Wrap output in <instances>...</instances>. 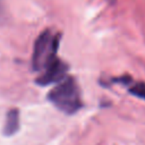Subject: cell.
<instances>
[{
    "mask_svg": "<svg viewBox=\"0 0 145 145\" xmlns=\"http://www.w3.org/2000/svg\"><path fill=\"white\" fill-rule=\"evenodd\" d=\"M48 99L57 109L67 114L77 112L83 105L80 89L72 77H66L58 83L48 94Z\"/></svg>",
    "mask_w": 145,
    "mask_h": 145,
    "instance_id": "1",
    "label": "cell"
},
{
    "mask_svg": "<svg viewBox=\"0 0 145 145\" xmlns=\"http://www.w3.org/2000/svg\"><path fill=\"white\" fill-rule=\"evenodd\" d=\"M60 34H53L50 29L42 32L35 41L32 67L35 71H43L56 58L59 49Z\"/></svg>",
    "mask_w": 145,
    "mask_h": 145,
    "instance_id": "2",
    "label": "cell"
},
{
    "mask_svg": "<svg viewBox=\"0 0 145 145\" xmlns=\"http://www.w3.org/2000/svg\"><path fill=\"white\" fill-rule=\"evenodd\" d=\"M129 92L139 97V99H143L145 100V83L144 82H138V83H135L130 88H129Z\"/></svg>",
    "mask_w": 145,
    "mask_h": 145,
    "instance_id": "5",
    "label": "cell"
},
{
    "mask_svg": "<svg viewBox=\"0 0 145 145\" xmlns=\"http://www.w3.org/2000/svg\"><path fill=\"white\" fill-rule=\"evenodd\" d=\"M19 129V111L17 109H11L7 112L6 122L3 125V135L11 136L16 134Z\"/></svg>",
    "mask_w": 145,
    "mask_h": 145,
    "instance_id": "4",
    "label": "cell"
},
{
    "mask_svg": "<svg viewBox=\"0 0 145 145\" xmlns=\"http://www.w3.org/2000/svg\"><path fill=\"white\" fill-rule=\"evenodd\" d=\"M67 70V63L60 60L59 58H56L36 78V84L41 86H46L53 83H60L66 78Z\"/></svg>",
    "mask_w": 145,
    "mask_h": 145,
    "instance_id": "3",
    "label": "cell"
},
{
    "mask_svg": "<svg viewBox=\"0 0 145 145\" xmlns=\"http://www.w3.org/2000/svg\"><path fill=\"white\" fill-rule=\"evenodd\" d=\"M2 1L3 0H0V14H1V10H2Z\"/></svg>",
    "mask_w": 145,
    "mask_h": 145,
    "instance_id": "6",
    "label": "cell"
}]
</instances>
